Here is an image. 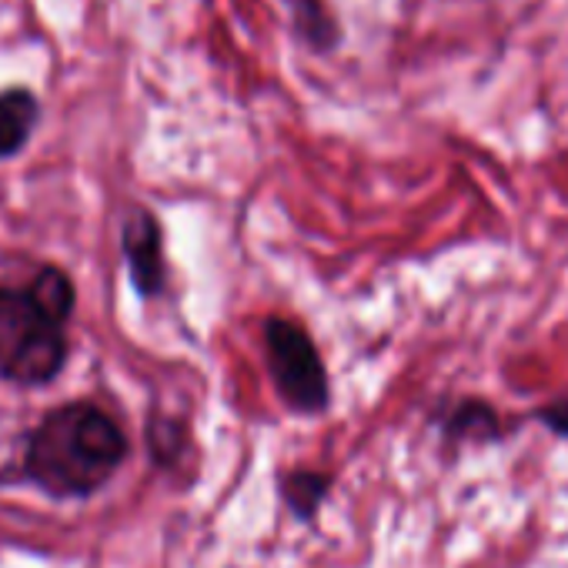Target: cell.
I'll list each match as a JSON object with an SVG mask.
<instances>
[{"label":"cell","mask_w":568,"mask_h":568,"mask_svg":"<svg viewBox=\"0 0 568 568\" xmlns=\"http://www.w3.org/2000/svg\"><path fill=\"white\" fill-rule=\"evenodd\" d=\"M124 428L91 402H68L44 415L24 452L28 478L51 498H88L124 465Z\"/></svg>","instance_id":"1"},{"label":"cell","mask_w":568,"mask_h":568,"mask_svg":"<svg viewBox=\"0 0 568 568\" xmlns=\"http://www.w3.org/2000/svg\"><path fill=\"white\" fill-rule=\"evenodd\" d=\"M267 372L277 395L302 415H322L332 402L325 362L302 325L271 318L264 325Z\"/></svg>","instance_id":"3"},{"label":"cell","mask_w":568,"mask_h":568,"mask_svg":"<svg viewBox=\"0 0 568 568\" xmlns=\"http://www.w3.org/2000/svg\"><path fill=\"white\" fill-rule=\"evenodd\" d=\"M124 257L131 264L134 288L144 298H154L164 284V261H161V227L148 211H138L124 224Z\"/></svg>","instance_id":"5"},{"label":"cell","mask_w":568,"mask_h":568,"mask_svg":"<svg viewBox=\"0 0 568 568\" xmlns=\"http://www.w3.org/2000/svg\"><path fill=\"white\" fill-rule=\"evenodd\" d=\"M328 491H332V475H325V471L298 468V471H288V475L281 478L284 505H288L305 521H312L318 515V508L325 505Z\"/></svg>","instance_id":"7"},{"label":"cell","mask_w":568,"mask_h":568,"mask_svg":"<svg viewBox=\"0 0 568 568\" xmlns=\"http://www.w3.org/2000/svg\"><path fill=\"white\" fill-rule=\"evenodd\" d=\"M64 318L31 288H0V375L14 385H48L68 362Z\"/></svg>","instance_id":"2"},{"label":"cell","mask_w":568,"mask_h":568,"mask_svg":"<svg viewBox=\"0 0 568 568\" xmlns=\"http://www.w3.org/2000/svg\"><path fill=\"white\" fill-rule=\"evenodd\" d=\"M148 442H151V455L161 468H174L181 462V455L187 452V432L181 422H171V418H154L148 428Z\"/></svg>","instance_id":"9"},{"label":"cell","mask_w":568,"mask_h":568,"mask_svg":"<svg viewBox=\"0 0 568 568\" xmlns=\"http://www.w3.org/2000/svg\"><path fill=\"white\" fill-rule=\"evenodd\" d=\"M28 288L34 292V298L44 305V308H51L58 318H71V312H74V284H71V277L61 271V267H44Z\"/></svg>","instance_id":"8"},{"label":"cell","mask_w":568,"mask_h":568,"mask_svg":"<svg viewBox=\"0 0 568 568\" xmlns=\"http://www.w3.org/2000/svg\"><path fill=\"white\" fill-rule=\"evenodd\" d=\"M38 124V98L24 88L0 94V158L18 154Z\"/></svg>","instance_id":"6"},{"label":"cell","mask_w":568,"mask_h":568,"mask_svg":"<svg viewBox=\"0 0 568 568\" xmlns=\"http://www.w3.org/2000/svg\"><path fill=\"white\" fill-rule=\"evenodd\" d=\"M525 418L541 425L551 438L568 442V385L561 392H555L551 398H545L541 405H535Z\"/></svg>","instance_id":"10"},{"label":"cell","mask_w":568,"mask_h":568,"mask_svg":"<svg viewBox=\"0 0 568 568\" xmlns=\"http://www.w3.org/2000/svg\"><path fill=\"white\" fill-rule=\"evenodd\" d=\"M518 422L501 415L488 398H458L442 412V445L448 455L462 448H491L515 435Z\"/></svg>","instance_id":"4"}]
</instances>
